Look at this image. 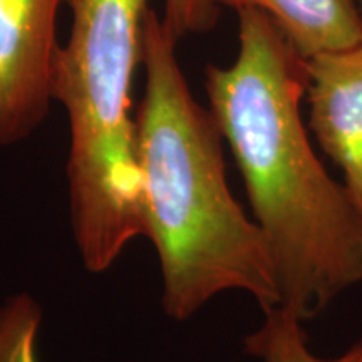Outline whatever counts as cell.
Here are the masks:
<instances>
[{"instance_id":"obj_1","label":"cell","mask_w":362,"mask_h":362,"mask_svg":"<svg viewBox=\"0 0 362 362\" xmlns=\"http://www.w3.org/2000/svg\"><path fill=\"white\" fill-rule=\"evenodd\" d=\"M237 13V57L206 67L208 103L269 243L280 305L305 322L362 280V215L307 136V59L267 13Z\"/></svg>"},{"instance_id":"obj_2","label":"cell","mask_w":362,"mask_h":362,"mask_svg":"<svg viewBox=\"0 0 362 362\" xmlns=\"http://www.w3.org/2000/svg\"><path fill=\"white\" fill-rule=\"evenodd\" d=\"M176 45L149 8L136 153L144 235L161 264L163 309L187 320L218 293L242 291L270 310L280 305V288L269 243L230 192L223 136L193 98Z\"/></svg>"},{"instance_id":"obj_3","label":"cell","mask_w":362,"mask_h":362,"mask_svg":"<svg viewBox=\"0 0 362 362\" xmlns=\"http://www.w3.org/2000/svg\"><path fill=\"white\" fill-rule=\"evenodd\" d=\"M69 35L54 69V101L69 117V189L88 202L123 200L139 185L133 107L148 0H64Z\"/></svg>"},{"instance_id":"obj_4","label":"cell","mask_w":362,"mask_h":362,"mask_svg":"<svg viewBox=\"0 0 362 362\" xmlns=\"http://www.w3.org/2000/svg\"><path fill=\"white\" fill-rule=\"evenodd\" d=\"M64 0H0V146L24 141L49 115Z\"/></svg>"},{"instance_id":"obj_5","label":"cell","mask_w":362,"mask_h":362,"mask_svg":"<svg viewBox=\"0 0 362 362\" xmlns=\"http://www.w3.org/2000/svg\"><path fill=\"white\" fill-rule=\"evenodd\" d=\"M309 126L362 215V42L307 61Z\"/></svg>"},{"instance_id":"obj_6","label":"cell","mask_w":362,"mask_h":362,"mask_svg":"<svg viewBox=\"0 0 362 362\" xmlns=\"http://www.w3.org/2000/svg\"><path fill=\"white\" fill-rule=\"evenodd\" d=\"M220 6L267 13L293 49L305 57L362 42V8L356 0H218Z\"/></svg>"},{"instance_id":"obj_7","label":"cell","mask_w":362,"mask_h":362,"mask_svg":"<svg viewBox=\"0 0 362 362\" xmlns=\"http://www.w3.org/2000/svg\"><path fill=\"white\" fill-rule=\"evenodd\" d=\"M243 346L260 362H362V339L332 359L312 354L302 320L282 305L265 310L264 324L245 337Z\"/></svg>"},{"instance_id":"obj_8","label":"cell","mask_w":362,"mask_h":362,"mask_svg":"<svg viewBox=\"0 0 362 362\" xmlns=\"http://www.w3.org/2000/svg\"><path fill=\"white\" fill-rule=\"evenodd\" d=\"M39 302L29 293L8 297L0 307V362H39Z\"/></svg>"},{"instance_id":"obj_9","label":"cell","mask_w":362,"mask_h":362,"mask_svg":"<svg viewBox=\"0 0 362 362\" xmlns=\"http://www.w3.org/2000/svg\"><path fill=\"white\" fill-rule=\"evenodd\" d=\"M218 0H165L161 19L166 29L178 40L192 34H202L216 24Z\"/></svg>"},{"instance_id":"obj_10","label":"cell","mask_w":362,"mask_h":362,"mask_svg":"<svg viewBox=\"0 0 362 362\" xmlns=\"http://www.w3.org/2000/svg\"><path fill=\"white\" fill-rule=\"evenodd\" d=\"M357 2H359V6H361V8H362V0H357Z\"/></svg>"}]
</instances>
